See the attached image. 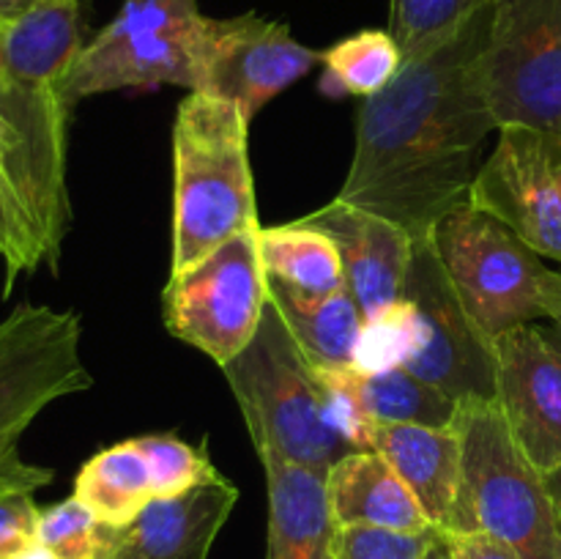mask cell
Here are the masks:
<instances>
[{"label": "cell", "instance_id": "obj_1", "mask_svg": "<svg viewBox=\"0 0 561 559\" xmlns=\"http://www.w3.org/2000/svg\"><path fill=\"white\" fill-rule=\"evenodd\" d=\"M491 11L493 0L362 102L337 201L392 219L414 241L469 201L480 146L499 129L485 85Z\"/></svg>", "mask_w": 561, "mask_h": 559}, {"label": "cell", "instance_id": "obj_2", "mask_svg": "<svg viewBox=\"0 0 561 559\" xmlns=\"http://www.w3.org/2000/svg\"><path fill=\"white\" fill-rule=\"evenodd\" d=\"M82 47V0H44L0 22V121L14 142L5 173L53 272L71 223L66 82Z\"/></svg>", "mask_w": 561, "mask_h": 559}, {"label": "cell", "instance_id": "obj_3", "mask_svg": "<svg viewBox=\"0 0 561 559\" xmlns=\"http://www.w3.org/2000/svg\"><path fill=\"white\" fill-rule=\"evenodd\" d=\"M257 225L250 121L225 99L190 91L173 124L170 274Z\"/></svg>", "mask_w": 561, "mask_h": 559}, {"label": "cell", "instance_id": "obj_4", "mask_svg": "<svg viewBox=\"0 0 561 559\" xmlns=\"http://www.w3.org/2000/svg\"><path fill=\"white\" fill-rule=\"evenodd\" d=\"M222 373L250 427L257 458L272 455L329 475L351 453L348 444L329 427L316 367L290 338L272 301L263 310L255 338Z\"/></svg>", "mask_w": 561, "mask_h": 559}, {"label": "cell", "instance_id": "obj_5", "mask_svg": "<svg viewBox=\"0 0 561 559\" xmlns=\"http://www.w3.org/2000/svg\"><path fill=\"white\" fill-rule=\"evenodd\" d=\"M431 244L466 310L491 340L537 321H561V272L469 201L433 228Z\"/></svg>", "mask_w": 561, "mask_h": 559}, {"label": "cell", "instance_id": "obj_6", "mask_svg": "<svg viewBox=\"0 0 561 559\" xmlns=\"http://www.w3.org/2000/svg\"><path fill=\"white\" fill-rule=\"evenodd\" d=\"M455 427L463 444V532H485L520 559H561L546 475L513 436L496 400L460 403Z\"/></svg>", "mask_w": 561, "mask_h": 559}, {"label": "cell", "instance_id": "obj_7", "mask_svg": "<svg viewBox=\"0 0 561 559\" xmlns=\"http://www.w3.org/2000/svg\"><path fill=\"white\" fill-rule=\"evenodd\" d=\"M80 343L75 310L20 305L0 321V475L42 469L22 458L20 438L47 406L93 384Z\"/></svg>", "mask_w": 561, "mask_h": 559}, {"label": "cell", "instance_id": "obj_8", "mask_svg": "<svg viewBox=\"0 0 561 559\" xmlns=\"http://www.w3.org/2000/svg\"><path fill=\"white\" fill-rule=\"evenodd\" d=\"M257 228L219 244L184 272L170 274L162 294L164 327L173 338L228 365L255 338L268 305V274Z\"/></svg>", "mask_w": 561, "mask_h": 559}, {"label": "cell", "instance_id": "obj_9", "mask_svg": "<svg viewBox=\"0 0 561 559\" xmlns=\"http://www.w3.org/2000/svg\"><path fill=\"white\" fill-rule=\"evenodd\" d=\"M485 85L499 129L561 132V0H493Z\"/></svg>", "mask_w": 561, "mask_h": 559}, {"label": "cell", "instance_id": "obj_10", "mask_svg": "<svg viewBox=\"0 0 561 559\" xmlns=\"http://www.w3.org/2000/svg\"><path fill=\"white\" fill-rule=\"evenodd\" d=\"M195 91L236 104L250 121L321 64V53L296 42L285 22L247 11L239 16H201L192 36Z\"/></svg>", "mask_w": 561, "mask_h": 559}, {"label": "cell", "instance_id": "obj_11", "mask_svg": "<svg viewBox=\"0 0 561 559\" xmlns=\"http://www.w3.org/2000/svg\"><path fill=\"white\" fill-rule=\"evenodd\" d=\"M403 299L422 318V349L405 370L458 403L496 400V351L449 283L431 239L414 241Z\"/></svg>", "mask_w": 561, "mask_h": 559}, {"label": "cell", "instance_id": "obj_12", "mask_svg": "<svg viewBox=\"0 0 561 559\" xmlns=\"http://www.w3.org/2000/svg\"><path fill=\"white\" fill-rule=\"evenodd\" d=\"M469 203L561 263V132L502 126L471 181Z\"/></svg>", "mask_w": 561, "mask_h": 559}, {"label": "cell", "instance_id": "obj_13", "mask_svg": "<svg viewBox=\"0 0 561 559\" xmlns=\"http://www.w3.org/2000/svg\"><path fill=\"white\" fill-rule=\"evenodd\" d=\"M496 403L531 464L561 466V329L537 323L493 340Z\"/></svg>", "mask_w": 561, "mask_h": 559}, {"label": "cell", "instance_id": "obj_14", "mask_svg": "<svg viewBox=\"0 0 561 559\" xmlns=\"http://www.w3.org/2000/svg\"><path fill=\"white\" fill-rule=\"evenodd\" d=\"M334 241L343 261L345 285L354 294L362 316L383 310L403 299L414 239L392 219L367 208L337 201L299 217Z\"/></svg>", "mask_w": 561, "mask_h": 559}, {"label": "cell", "instance_id": "obj_15", "mask_svg": "<svg viewBox=\"0 0 561 559\" xmlns=\"http://www.w3.org/2000/svg\"><path fill=\"white\" fill-rule=\"evenodd\" d=\"M239 502V488L217 475L179 497L151 499L126 526H115L107 559H208Z\"/></svg>", "mask_w": 561, "mask_h": 559}, {"label": "cell", "instance_id": "obj_16", "mask_svg": "<svg viewBox=\"0 0 561 559\" xmlns=\"http://www.w3.org/2000/svg\"><path fill=\"white\" fill-rule=\"evenodd\" d=\"M370 449L403 477L438 532H463V444L458 427L376 422Z\"/></svg>", "mask_w": 561, "mask_h": 559}, {"label": "cell", "instance_id": "obj_17", "mask_svg": "<svg viewBox=\"0 0 561 559\" xmlns=\"http://www.w3.org/2000/svg\"><path fill=\"white\" fill-rule=\"evenodd\" d=\"M195 27L110 44L85 42L66 82L71 102L77 104L85 96L124 91V88L181 85L195 91L197 69L195 49H192Z\"/></svg>", "mask_w": 561, "mask_h": 559}, {"label": "cell", "instance_id": "obj_18", "mask_svg": "<svg viewBox=\"0 0 561 559\" xmlns=\"http://www.w3.org/2000/svg\"><path fill=\"white\" fill-rule=\"evenodd\" d=\"M329 504L337 526L420 532L436 529L403 477L376 449H351L327 475Z\"/></svg>", "mask_w": 561, "mask_h": 559}, {"label": "cell", "instance_id": "obj_19", "mask_svg": "<svg viewBox=\"0 0 561 559\" xmlns=\"http://www.w3.org/2000/svg\"><path fill=\"white\" fill-rule=\"evenodd\" d=\"M268 488L266 559H332L334 524L327 475L263 455Z\"/></svg>", "mask_w": 561, "mask_h": 559}, {"label": "cell", "instance_id": "obj_20", "mask_svg": "<svg viewBox=\"0 0 561 559\" xmlns=\"http://www.w3.org/2000/svg\"><path fill=\"white\" fill-rule=\"evenodd\" d=\"M268 301L312 367L351 365L365 316L348 285L329 294H305L268 277Z\"/></svg>", "mask_w": 561, "mask_h": 559}, {"label": "cell", "instance_id": "obj_21", "mask_svg": "<svg viewBox=\"0 0 561 559\" xmlns=\"http://www.w3.org/2000/svg\"><path fill=\"white\" fill-rule=\"evenodd\" d=\"M75 497L107 526H126L153 497L148 460L135 438L99 449L82 464Z\"/></svg>", "mask_w": 561, "mask_h": 559}, {"label": "cell", "instance_id": "obj_22", "mask_svg": "<svg viewBox=\"0 0 561 559\" xmlns=\"http://www.w3.org/2000/svg\"><path fill=\"white\" fill-rule=\"evenodd\" d=\"M257 244L268 277L290 288L305 294H329L345 285L343 261L334 241L299 219L277 228H261Z\"/></svg>", "mask_w": 561, "mask_h": 559}, {"label": "cell", "instance_id": "obj_23", "mask_svg": "<svg viewBox=\"0 0 561 559\" xmlns=\"http://www.w3.org/2000/svg\"><path fill=\"white\" fill-rule=\"evenodd\" d=\"M351 381L373 422L431 427H453L458 422V400L416 378L405 367L387 373H356L351 367Z\"/></svg>", "mask_w": 561, "mask_h": 559}, {"label": "cell", "instance_id": "obj_24", "mask_svg": "<svg viewBox=\"0 0 561 559\" xmlns=\"http://www.w3.org/2000/svg\"><path fill=\"white\" fill-rule=\"evenodd\" d=\"M321 91L329 96H376L398 77L403 49L389 31L365 27L321 53Z\"/></svg>", "mask_w": 561, "mask_h": 559}, {"label": "cell", "instance_id": "obj_25", "mask_svg": "<svg viewBox=\"0 0 561 559\" xmlns=\"http://www.w3.org/2000/svg\"><path fill=\"white\" fill-rule=\"evenodd\" d=\"M422 318L409 299L365 316L356 338L351 367L356 373H387L405 367L422 349Z\"/></svg>", "mask_w": 561, "mask_h": 559}, {"label": "cell", "instance_id": "obj_26", "mask_svg": "<svg viewBox=\"0 0 561 559\" xmlns=\"http://www.w3.org/2000/svg\"><path fill=\"white\" fill-rule=\"evenodd\" d=\"M491 0H389V33L403 49V60L416 58L458 31Z\"/></svg>", "mask_w": 561, "mask_h": 559}, {"label": "cell", "instance_id": "obj_27", "mask_svg": "<svg viewBox=\"0 0 561 559\" xmlns=\"http://www.w3.org/2000/svg\"><path fill=\"white\" fill-rule=\"evenodd\" d=\"M115 526L102 524L77 497L49 504L38 515L36 540L60 559H107Z\"/></svg>", "mask_w": 561, "mask_h": 559}, {"label": "cell", "instance_id": "obj_28", "mask_svg": "<svg viewBox=\"0 0 561 559\" xmlns=\"http://www.w3.org/2000/svg\"><path fill=\"white\" fill-rule=\"evenodd\" d=\"M135 442L148 460L157 499L179 497L219 475L217 466L208 458L206 442L195 447V444L181 442L173 433H146Z\"/></svg>", "mask_w": 561, "mask_h": 559}, {"label": "cell", "instance_id": "obj_29", "mask_svg": "<svg viewBox=\"0 0 561 559\" xmlns=\"http://www.w3.org/2000/svg\"><path fill=\"white\" fill-rule=\"evenodd\" d=\"M0 258L5 263L3 294H9L22 272H36L44 263L31 219H27L25 206H22L3 162H0Z\"/></svg>", "mask_w": 561, "mask_h": 559}, {"label": "cell", "instance_id": "obj_30", "mask_svg": "<svg viewBox=\"0 0 561 559\" xmlns=\"http://www.w3.org/2000/svg\"><path fill=\"white\" fill-rule=\"evenodd\" d=\"M318 381L323 389V411L327 422L351 449L373 447V427L376 422L367 417L354 381H351V365L343 367H316Z\"/></svg>", "mask_w": 561, "mask_h": 559}, {"label": "cell", "instance_id": "obj_31", "mask_svg": "<svg viewBox=\"0 0 561 559\" xmlns=\"http://www.w3.org/2000/svg\"><path fill=\"white\" fill-rule=\"evenodd\" d=\"M436 537L438 529L403 535L370 526H337L332 559H422Z\"/></svg>", "mask_w": 561, "mask_h": 559}, {"label": "cell", "instance_id": "obj_32", "mask_svg": "<svg viewBox=\"0 0 561 559\" xmlns=\"http://www.w3.org/2000/svg\"><path fill=\"white\" fill-rule=\"evenodd\" d=\"M38 515L33 493L0 491V559H14L36 543Z\"/></svg>", "mask_w": 561, "mask_h": 559}, {"label": "cell", "instance_id": "obj_33", "mask_svg": "<svg viewBox=\"0 0 561 559\" xmlns=\"http://www.w3.org/2000/svg\"><path fill=\"white\" fill-rule=\"evenodd\" d=\"M444 537H447L453 559H520L513 548L499 543L496 537L485 535V532H453V535Z\"/></svg>", "mask_w": 561, "mask_h": 559}, {"label": "cell", "instance_id": "obj_34", "mask_svg": "<svg viewBox=\"0 0 561 559\" xmlns=\"http://www.w3.org/2000/svg\"><path fill=\"white\" fill-rule=\"evenodd\" d=\"M53 469L42 466L33 475H0V491H11V493H36L38 488L49 486L53 482Z\"/></svg>", "mask_w": 561, "mask_h": 559}, {"label": "cell", "instance_id": "obj_35", "mask_svg": "<svg viewBox=\"0 0 561 559\" xmlns=\"http://www.w3.org/2000/svg\"><path fill=\"white\" fill-rule=\"evenodd\" d=\"M38 3H44V0H0V22L14 20V16L25 14Z\"/></svg>", "mask_w": 561, "mask_h": 559}, {"label": "cell", "instance_id": "obj_36", "mask_svg": "<svg viewBox=\"0 0 561 559\" xmlns=\"http://www.w3.org/2000/svg\"><path fill=\"white\" fill-rule=\"evenodd\" d=\"M546 482H548V491H551L553 507H557V518H559V529H561V466L559 469L548 471Z\"/></svg>", "mask_w": 561, "mask_h": 559}, {"label": "cell", "instance_id": "obj_37", "mask_svg": "<svg viewBox=\"0 0 561 559\" xmlns=\"http://www.w3.org/2000/svg\"><path fill=\"white\" fill-rule=\"evenodd\" d=\"M422 559H453V554H449V546H447V537H444L442 532H438V537L433 540V546L427 548Z\"/></svg>", "mask_w": 561, "mask_h": 559}, {"label": "cell", "instance_id": "obj_38", "mask_svg": "<svg viewBox=\"0 0 561 559\" xmlns=\"http://www.w3.org/2000/svg\"><path fill=\"white\" fill-rule=\"evenodd\" d=\"M14 559H60L58 554H53L49 551L47 546H44V543H33V546H27L25 551L20 554V557H14Z\"/></svg>", "mask_w": 561, "mask_h": 559}, {"label": "cell", "instance_id": "obj_39", "mask_svg": "<svg viewBox=\"0 0 561 559\" xmlns=\"http://www.w3.org/2000/svg\"><path fill=\"white\" fill-rule=\"evenodd\" d=\"M553 327H559V329H561V321H557V323H553Z\"/></svg>", "mask_w": 561, "mask_h": 559}]
</instances>
